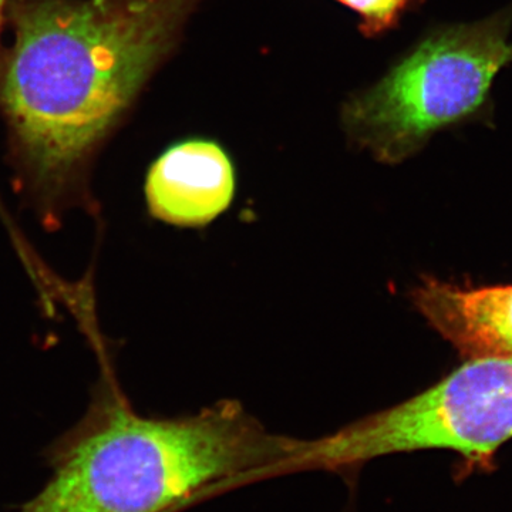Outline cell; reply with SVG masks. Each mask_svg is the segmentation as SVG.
<instances>
[{
	"mask_svg": "<svg viewBox=\"0 0 512 512\" xmlns=\"http://www.w3.org/2000/svg\"><path fill=\"white\" fill-rule=\"evenodd\" d=\"M414 309L461 357H512V285L474 286L423 276Z\"/></svg>",
	"mask_w": 512,
	"mask_h": 512,
	"instance_id": "8992f818",
	"label": "cell"
},
{
	"mask_svg": "<svg viewBox=\"0 0 512 512\" xmlns=\"http://www.w3.org/2000/svg\"><path fill=\"white\" fill-rule=\"evenodd\" d=\"M234 195V165L214 141L188 140L170 147L148 171V212L174 227L210 224L228 210Z\"/></svg>",
	"mask_w": 512,
	"mask_h": 512,
	"instance_id": "5b68a950",
	"label": "cell"
},
{
	"mask_svg": "<svg viewBox=\"0 0 512 512\" xmlns=\"http://www.w3.org/2000/svg\"><path fill=\"white\" fill-rule=\"evenodd\" d=\"M6 3H8V0H0V26H2L3 12H5Z\"/></svg>",
	"mask_w": 512,
	"mask_h": 512,
	"instance_id": "ba28073f",
	"label": "cell"
},
{
	"mask_svg": "<svg viewBox=\"0 0 512 512\" xmlns=\"http://www.w3.org/2000/svg\"><path fill=\"white\" fill-rule=\"evenodd\" d=\"M511 439L512 357H474L396 406L302 440L296 471L352 474L375 458L421 450L488 464Z\"/></svg>",
	"mask_w": 512,
	"mask_h": 512,
	"instance_id": "277c9868",
	"label": "cell"
},
{
	"mask_svg": "<svg viewBox=\"0 0 512 512\" xmlns=\"http://www.w3.org/2000/svg\"><path fill=\"white\" fill-rule=\"evenodd\" d=\"M355 10L360 18V32L366 37H376L396 28L404 13L421 0H338Z\"/></svg>",
	"mask_w": 512,
	"mask_h": 512,
	"instance_id": "52a82bcc",
	"label": "cell"
},
{
	"mask_svg": "<svg viewBox=\"0 0 512 512\" xmlns=\"http://www.w3.org/2000/svg\"><path fill=\"white\" fill-rule=\"evenodd\" d=\"M50 299L72 313L99 376L82 419L47 447L49 480L18 512H183L289 474L299 439L266 430L237 400L173 419L131 406L97 320L92 272L59 279Z\"/></svg>",
	"mask_w": 512,
	"mask_h": 512,
	"instance_id": "7a4b0ae2",
	"label": "cell"
},
{
	"mask_svg": "<svg viewBox=\"0 0 512 512\" xmlns=\"http://www.w3.org/2000/svg\"><path fill=\"white\" fill-rule=\"evenodd\" d=\"M512 10L446 26L420 40L383 79L343 104L342 126L377 161L399 164L439 131L476 117L512 63Z\"/></svg>",
	"mask_w": 512,
	"mask_h": 512,
	"instance_id": "3957f363",
	"label": "cell"
},
{
	"mask_svg": "<svg viewBox=\"0 0 512 512\" xmlns=\"http://www.w3.org/2000/svg\"><path fill=\"white\" fill-rule=\"evenodd\" d=\"M202 0H30L15 15L0 104L19 191L47 229L96 215L87 168Z\"/></svg>",
	"mask_w": 512,
	"mask_h": 512,
	"instance_id": "6da1fadb",
	"label": "cell"
}]
</instances>
